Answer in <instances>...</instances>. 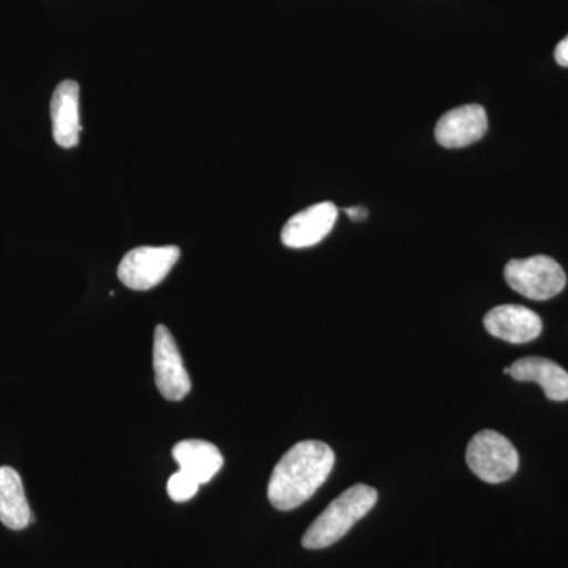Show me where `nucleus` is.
Segmentation results:
<instances>
[{
    "label": "nucleus",
    "instance_id": "1",
    "mask_svg": "<svg viewBox=\"0 0 568 568\" xmlns=\"http://www.w3.org/2000/svg\"><path fill=\"white\" fill-rule=\"evenodd\" d=\"M335 465V454L321 440L295 444L276 463L267 495L272 506L287 511L301 507L323 487Z\"/></svg>",
    "mask_w": 568,
    "mask_h": 568
},
{
    "label": "nucleus",
    "instance_id": "9",
    "mask_svg": "<svg viewBox=\"0 0 568 568\" xmlns=\"http://www.w3.org/2000/svg\"><path fill=\"white\" fill-rule=\"evenodd\" d=\"M488 334L514 345L532 342L541 334L540 316L521 305H500L484 320Z\"/></svg>",
    "mask_w": 568,
    "mask_h": 568
},
{
    "label": "nucleus",
    "instance_id": "13",
    "mask_svg": "<svg viewBox=\"0 0 568 568\" xmlns=\"http://www.w3.org/2000/svg\"><path fill=\"white\" fill-rule=\"evenodd\" d=\"M173 455L181 470L196 478L201 485L209 484L223 466L219 448L207 440H181L173 448Z\"/></svg>",
    "mask_w": 568,
    "mask_h": 568
},
{
    "label": "nucleus",
    "instance_id": "11",
    "mask_svg": "<svg viewBox=\"0 0 568 568\" xmlns=\"http://www.w3.org/2000/svg\"><path fill=\"white\" fill-rule=\"evenodd\" d=\"M504 373L521 383H537L551 402H568V373L548 358H521Z\"/></svg>",
    "mask_w": 568,
    "mask_h": 568
},
{
    "label": "nucleus",
    "instance_id": "6",
    "mask_svg": "<svg viewBox=\"0 0 568 568\" xmlns=\"http://www.w3.org/2000/svg\"><path fill=\"white\" fill-rule=\"evenodd\" d=\"M153 372L156 387L168 402H181L192 390L181 351L166 325H156L153 334Z\"/></svg>",
    "mask_w": 568,
    "mask_h": 568
},
{
    "label": "nucleus",
    "instance_id": "10",
    "mask_svg": "<svg viewBox=\"0 0 568 568\" xmlns=\"http://www.w3.org/2000/svg\"><path fill=\"white\" fill-rule=\"evenodd\" d=\"M52 136L62 149H73L80 144L82 130L80 121V84L63 81L55 88L51 100Z\"/></svg>",
    "mask_w": 568,
    "mask_h": 568
},
{
    "label": "nucleus",
    "instance_id": "7",
    "mask_svg": "<svg viewBox=\"0 0 568 568\" xmlns=\"http://www.w3.org/2000/svg\"><path fill=\"white\" fill-rule=\"evenodd\" d=\"M488 130L487 111L480 104H466L446 112L437 122L436 141L446 149H462L485 136Z\"/></svg>",
    "mask_w": 568,
    "mask_h": 568
},
{
    "label": "nucleus",
    "instance_id": "15",
    "mask_svg": "<svg viewBox=\"0 0 568 568\" xmlns=\"http://www.w3.org/2000/svg\"><path fill=\"white\" fill-rule=\"evenodd\" d=\"M555 58L560 67H568V36L556 47Z\"/></svg>",
    "mask_w": 568,
    "mask_h": 568
},
{
    "label": "nucleus",
    "instance_id": "5",
    "mask_svg": "<svg viewBox=\"0 0 568 568\" xmlns=\"http://www.w3.org/2000/svg\"><path fill=\"white\" fill-rule=\"evenodd\" d=\"M179 257L181 250L174 245L138 246L126 253L119 264V280L133 291L152 290L173 271Z\"/></svg>",
    "mask_w": 568,
    "mask_h": 568
},
{
    "label": "nucleus",
    "instance_id": "12",
    "mask_svg": "<svg viewBox=\"0 0 568 568\" xmlns=\"http://www.w3.org/2000/svg\"><path fill=\"white\" fill-rule=\"evenodd\" d=\"M0 521L11 530L28 528L32 521L21 476L10 466L0 467Z\"/></svg>",
    "mask_w": 568,
    "mask_h": 568
},
{
    "label": "nucleus",
    "instance_id": "2",
    "mask_svg": "<svg viewBox=\"0 0 568 568\" xmlns=\"http://www.w3.org/2000/svg\"><path fill=\"white\" fill-rule=\"evenodd\" d=\"M377 493L368 485H354L342 493L306 530L302 545L306 549H323L346 536L375 507Z\"/></svg>",
    "mask_w": 568,
    "mask_h": 568
},
{
    "label": "nucleus",
    "instance_id": "8",
    "mask_svg": "<svg viewBox=\"0 0 568 568\" xmlns=\"http://www.w3.org/2000/svg\"><path fill=\"white\" fill-rule=\"evenodd\" d=\"M338 209L332 203H321L298 212L282 231V242L287 248H310L320 244L334 230Z\"/></svg>",
    "mask_w": 568,
    "mask_h": 568
},
{
    "label": "nucleus",
    "instance_id": "4",
    "mask_svg": "<svg viewBox=\"0 0 568 568\" xmlns=\"http://www.w3.org/2000/svg\"><path fill=\"white\" fill-rule=\"evenodd\" d=\"M506 282L511 290L530 301H549L562 293L567 284L564 268L552 257L538 256L528 260H514L504 271Z\"/></svg>",
    "mask_w": 568,
    "mask_h": 568
},
{
    "label": "nucleus",
    "instance_id": "16",
    "mask_svg": "<svg viewBox=\"0 0 568 568\" xmlns=\"http://www.w3.org/2000/svg\"><path fill=\"white\" fill-rule=\"evenodd\" d=\"M343 212H345L353 222H362V220L368 216V211H366L365 207H347Z\"/></svg>",
    "mask_w": 568,
    "mask_h": 568
},
{
    "label": "nucleus",
    "instance_id": "3",
    "mask_svg": "<svg viewBox=\"0 0 568 568\" xmlns=\"http://www.w3.org/2000/svg\"><path fill=\"white\" fill-rule=\"evenodd\" d=\"M467 466L487 484H503L517 474V448L506 436L484 429L470 439L466 450Z\"/></svg>",
    "mask_w": 568,
    "mask_h": 568
},
{
    "label": "nucleus",
    "instance_id": "14",
    "mask_svg": "<svg viewBox=\"0 0 568 568\" xmlns=\"http://www.w3.org/2000/svg\"><path fill=\"white\" fill-rule=\"evenodd\" d=\"M200 487L201 484L196 478L190 476V474L183 473V470H179V473L171 476L170 481H168V495H170L174 503H186V500L196 496Z\"/></svg>",
    "mask_w": 568,
    "mask_h": 568
}]
</instances>
